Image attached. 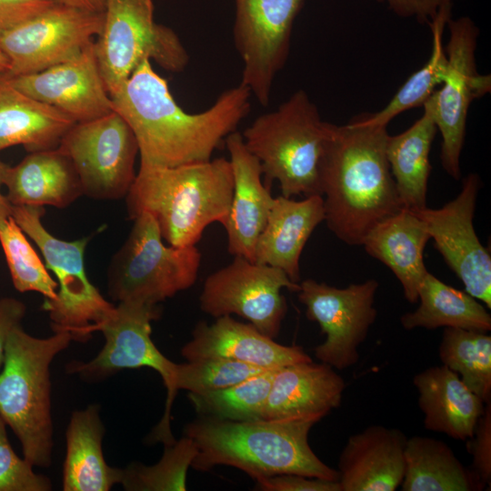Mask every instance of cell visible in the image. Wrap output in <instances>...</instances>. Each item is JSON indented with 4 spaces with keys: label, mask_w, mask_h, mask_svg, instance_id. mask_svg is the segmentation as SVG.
Returning <instances> with one entry per match:
<instances>
[{
    "label": "cell",
    "mask_w": 491,
    "mask_h": 491,
    "mask_svg": "<svg viewBox=\"0 0 491 491\" xmlns=\"http://www.w3.org/2000/svg\"><path fill=\"white\" fill-rule=\"evenodd\" d=\"M251 95L240 84L222 92L205 111L189 114L145 60L110 96L114 110L135 136L140 164L172 167L211 160L214 151L248 115Z\"/></svg>",
    "instance_id": "cell-1"
},
{
    "label": "cell",
    "mask_w": 491,
    "mask_h": 491,
    "mask_svg": "<svg viewBox=\"0 0 491 491\" xmlns=\"http://www.w3.org/2000/svg\"><path fill=\"white\" fill-rule=\"evenodd\" d=\"M386 127L364 115L328 124L318 163L324 221L349 246H362L374 226L404 208L386 157Z\"/></svg>",
    "instance_id": "cell-2"
},
{
    "label": "cell",
    "mask_w": 491,
    "mask_h": 491,
    "mask_svg": "<svg viewBox=\"0 0 491 491\" xmlns=\"http://www.w3.org/2000/svg\"><path fill=\"white\" fill-rule=\"evenodd\" d=\"M320 420L303 416L230 421L199 416L184 429L197 450L191 467L206 472L217 466H233L256 481L283 474L338 481V471L325 464L308 443L310 429Z\"/></svg>",
    "instance_id": "cell-3"
},
{
    "label": "cell",
    "mask_w": 491,
    "mask_h": 491,
    "mask_svg": "<svg viewBox=\"0 0 491 491\" xmlns=\"http://www.w3.org/2000/svg\"><path fill=\"white\" fill-rule=\"evenodd\" d=\"M233 189L232 165L224 157L172 167L140 164L126 209L133 220L149 214L170 246H195L206 226L225 225Z\"/></svg>",
    "instance_id": "cell-4"
},
{
    "label": "cell",
    "mask_w": 491,
    "mask_h": 491,
    "mask_svg": "<svg viewBox=\"0 0 491 491\" xmlns=\"http://www.w3.org/2000/svg\"><path fill=\"white\" fill-rule=\"evenodd\" d=\"M68 333L38 338L20 326L7 340L0 370V416L19 439L24 458L34 466L51 465L50 365L71 343Z\"/></svg>",
    "instance_id": "cell-5"
},
{
    "label": "cell",
    "mask_w": 491,
    "mask_h": 491,
    "mask_svg": "<svg viewBox=\"0 0 491 491\" xmlns=\"http://www.w3.org/2000/svg\"><path fill=\"white\" fill-rule=\"evenodd\" d=\"M328 124L304 90L257 116L242 137L260 162L265 185L270 187L272 181H278L285 197L321 195L318 163Z\"/></svg>",
    "instance_id": "cell-6"
},
{
    "label": "cell",
    "mask_w": 491,
    "mask_h": 491,
    "mask_svg": "<svg viewBox=\"0 0 491 491\" xmlns=\"http://www.w3.org/2000/svg\"><path fill=\"white\" fill-rule=\"evenodd\" d=\"M44 206L12 205L11 216L38 246L46 268L56 277V297L45 299L43 304L53 332L68 333L73 341L85 343L115 306L104 298L87 278L85 251L91 237L74 241L59 239L44 226Z\"/></svg>",
    "instance_id": "cell-7"
},
{
    "label": "cell",
    "mask_w": 491,
    "mask_h": 491,
    "mask_svg": "<svg viewBox=\"0 0 491 491\" xmlns=\"http://www.w3.org/2000/svg\"><path fill=\"white\" fill-rule=\"evenodd\" d=\"M163 240L149 214L134 219L127 239L108 269V293L114 300L157 305L195 283L199 250L195 246H167Z\"/></svg>",
    "instance_id": "cell-8"
},
{
    "label": "cell",
    "mask_w": 491,
    "mask_h": 491,
    "mask_svg": "<svg viewBox=\"0 0 491 491\" xmlns=\"http://www.w3.org/2000/svg\"><path fill=\"white\" fill-rule=\"evenodd\" d=\"M160 316L157 305L139 302H119L113 311L95 328L101 331L105 345L88 362L72 361L66 372L77 374L87 382H99L119 371L149 367L162 377L166 388L165 412L160 422L147 436L148 443L172 445L175 439L171 431V410L178 391L177 363L165 356L151 339V322Z\"/></svg>",
    "instance_id": "cell-9"
},
{
    "label": "cell",
    "mask_w": 491,
    "mask_h": 491,
    "mask_svg": "<svg viewBox=\"0 0 491 491\" xmlns=\"http://www.w3.org/2000/svg\"><path fill=\"white\" fill-rule=\"evenodd\" d=\"M94 45L110 95L145 60L175 73L183 71L189 62L178 35L155 21L153 0H106L103 29Z\"/></svg>",
    "instance_id": "cell-10"
},
{
    "label": "cell",
    "mask_w": 491,
    "mask_h": 491,
    "mask_svg": "<svg viewBox=\"0 0 491 491\" xmlns=\"http://www.w3.org/2000/svg\"><path fill=\"white\" fill-rule=\"evenodd\" d=\"M72 162L83 195L100 200L125 197L136 173L139 153L135 136L115 110L93 120L75 123L58 145Z\"/></svg>",
    "instance_id": "cell-11"
},
{
    "label": "cell",
    "mask_w": 491,
    "mask_h": 491,
    "mask_svg": "<svg viewBox=\"0 0 491 491\" xmlns=\"http://www.w3.org/2000/svg\"><path fill=\"white\" fill-rule=\"evenodd\" d=\"M447 63L441 87L428 98L441 134V163L455 180L461 178L460 156L471 103L491 90V77L476 69V49L479 30L468 16L449 18Z\"/></svg>",
    "instance_id": "cell-12"
},
{
    "label": "cell",
    "mask_w": 491,
    "mask_h": 491,
    "mask_svg": "<svg viewBox=\"0 0 491 491\" xmlns=\"http://www.w3.org/2000/svg\"><path fill=\"white\" fill-rule=\"evenodd\" d=\"M283 288L297 292L299 284L279 268L235 256L232 263L206 277L200 308L215 318L237 315L275 339L287 310Z\"/></svg>",
    "instance_id": "cell-13"
},
{
    "label": "cell",
    "mask_w": 491,
    "mask_h": 491,
    "mask_svg": "<svg viewBox=\"0 0 491 491\" xmlns=\"http://www.w3.org/2000/svg\"><path fill=\"white\" fill-rule=\"evenodd\" d=\"M379 286L376 279L345 288L314 279L299 283L298 300L306 307L308 320L316 322L325 341L314 348L315 356L337 370L355 366L377 311L374 306Z\"/></svg>",
    "instance_id": "cell-14"
},
{
    "label": "cell",
    "mask_w": 491,
    "mask_h": 491,
    "mask_svg": "<svg viewBox=\"0 0 491 491\" xmlns=\"http://www.w3.org/2000/svg\"><path fill=\"white\" fill-rule=\"evenodd\" d=\"M104 12L55 4L0 35L7 76L29 75L79 55L101 34Z\"/></svg>",
    "instance_id": "cell-15"
},
{
    "label": "cell",
    "mask_w": 491,
    "mask_h": 491,
    "mask_svg": "<svg viewBox=\"0 0 491 491\" xmlns=\"http://www.w3.org/2000/svg\"><path fill=\"white\" fill-rule=\"evenodd\" d=\"M234 42L242 59L241 85L263 106L290 50L293 25L304 0H235Z\"/></svg>",
    "instance_id": "cell-16"
},
{
    "label": "cell",
    "mask_w": 491,
    "mask_h": 491,
    "mask_svg": "<svg viewBox=\"0 0 491 491\" xmlns=\"http://www.w3.org/2000/svg\"><path fill=\"white\" fill-rule=\"evenodd\" d=\"M480 178L469 174L458 195L441 208L414 211L426 225L430 238L445 262L461 280L465 291L491 308V257L480 243L473 219Z\"/></svg>",
    "instance_id": "cell-17"
},
{
    "label": "cell",
    "mask_w": 491,
    "mask_h": 491,
    "mask_svg": "<svg viewBox=\"0 0 491 491\" xmlns=\"http://www.w3.org/2000/svg\"><path fill=\"white\" fill-rule=\"evenodd\" d=\"M94 43L72 59L43 71L5 76L20 92L61 110L75 123L103 116L114 108Z\"/></svg>",
    "instance_id": "cell-18"
},
{
    "label": "cell",
    "mask_w": 491,
    "mask_h": 491,
    "mask_svg": "<svg viewBox=\"0 0 491 491\" xmlns=\"http://www.w3.org/2000/svg\"><path fill=\"white\" fill-rule=\"evenodd\" d=\"M181 355L186 361L225 358L265 370L312 360L301 346L278 344L250 323L236 321L230 316L216 317L210 325L198 322L192 338L181 348Z\"/></svg>",
    "instance_id": "cell-19"
},
{
    "label": "cell",
    "mask_w": 491,
    "mask_h": 491,
    "mask_svg": "<svg viewBox=\"0 0 491 491\" xmlns=\"http://www.w3.org/2000/svg\"><path fill=\"white\" fill-rule=\"evenodd\" d=\"M233 170L234 189L227 222V249L233 256L255 262L257 239L274 203L270 187L262 183L260 162L246 147L242 134L225 139Z\"/></svg>",
    "instance_id": "cell-20"
},
{
    "label": "cell",
    "mask_w": 491,
    "mask_h": 491,
    "mask_svg": "<svg viewBox=\"0 0 491 491\" xmlns=\"http://www.w3.org/2000/svg\"><path fill=\"white\" fill-rule=\"evenodd\" d=\"M406 440L401 430L383 426L350 436L338 460L341 491H395L405 475Z\"/></svg>",
    "instance_id": "cell-21"
},
{
    "label": "cell",
    "mask_w": 491,
    "mask_h": 491,
    "mask_svg": "<svg viewBox=\"0 0 491 491\" xmlns=\"http://www.w3.org/2000/svg\"><path fill=\"white\" fill-rule=\"evenodd\" d=\"M346 383L332 366L311 361L276 370L262 419L317 416L340 406Z\"/></svg>",
    "instance_id": "cell-22"
},
{
    "label": "cell",
    "mask_w": 491,
    "mask_h": 491,
    "mask_svg": "<svg viewBox=\"0 0 491 491\" xmlns=\"http://www.w3.org/2000/svg\"><path fill=\"white\" fill-rule=\"evenodd\" d=\"M324 220V199L320 195H308L302 201L276 197L256 245L255 262L279 268L292 282L299 284L301 253Z\"/></svg>",
    "instance_id": "cell-23"
},
{
    "label": "cell",
    "mask_w": 491,
    "mask_h": 491,
    "mask_svg": "<svg viewBox=\"0 0 491 491\" xmlns=\"http://www.w3.org/2000/svg\"><path fill=\"white\" fill-rule=\"evenodd\" d=\"M413 383L427 430L456 440L472 437L486 404L456 373L444 365L431 366L417 373Z\"/></svg>",
    "instance_id": "cell-24"
},
{
    "label": "cell",
    "mask_w": 491,
    "mask_h": 491,
    "mask_svg": "<svg viewBox=\"0 0 491 491\" xmlns=\"http://www.w3.org/2000/svg\"><path fill=\"white\" fill-rule=\"evenodd\" d=\"M429 239L426 223L414 211L403 208L374 226L362 246L394 273L405 298L414 304L418 301L419 287L428 273L424 249Z\"/></svg>",
    "instance_id": "cell-25"
},
{
    "label": "cell",
    "mask_w": 491,
    "mask_h": 491,
    "mask_svg": "<svg viewBox=\"0 0 491 491\" xmlns=\"http://www.w3.org/2000/svg\"><path fill=\"white\" fill-rule=\"evenodd\" d=\"M4 185L12 205L65 208L83 195L72 162L58 147L31 152L9 166Z\"/></svg>",
    "instance_id": "cell-26"
},
{
    "label": "cell",
    "mask_w": 491,
    "mask_h": 491,
    "mask_svg": "<svg viewBox=\"0 0 491 491\" xmlns=\"http://www.w3.org/2000/svg\"><path fill=\"white\" fill-rule=\"evenodd\" d=\"M5 74H0V151L17 145L29 153L57 148L75 122L15 88Z\"/></svg>",
    "instance_id": "cell-27"
},
{
    "label": "cell",
    "mask_w": 491,
    "mask_h": 491,
    "mask_svg": "<svg viewBox=\"0 0 491 491\" xmlns=\"http://www.w3.org/2000/svg\"><path fill=\"white\" fill-rule=\"evenodd\" d=\"M99 410V406L91 405L71 416L66 430L64 491H108L121 482L122 469L107 465L103 455L105 427Z\"/></svg>",
    "instance_id": "cell-28"
},
{
    "label": "cell",
    "mask_w": 491,
    "mask_h": 491,
    "mask_svg": "<svg viewBox=\"0 0 491 491\" xmlns=\"http://www.w3.org/2000/svg\"><path fill=\"white\" fill-rule=\"evenodd\" d=\"M422 116L408 129L388 135L386 153L398 197L404 208L419 211L426 206L429 154L437 131L427 99Z\"/></svg>",
    "instance_id": "cell-29"
},
{
    "label": "cell",
    "mask_w": 491,
    "mask_h": 491,
    "mask_svg": "<svg viewBox=\"0 0 491 491\" xmlns=\"http://www.w3.org/2000/svg\"><path fill=\"white\" fill-rule=\"evenodd\" d=\"M484 486L445 442L421 436L407 438L401 490L470 491Z\"/></svg>",
    "instance_id": "cell-30"
},
{
    "label": "cell",
    "mask_w": 491,
    "mask_h": 491,
    "mask_svg": "<svg viewBox=\"0 0 491 491\" xmlns=\"http://www.w3.org/2000/svg\"><path fill=\"white\" fill-rule=\"evenodd\" d=\"M418 301L420 304L416 310L400 317L406 330L454 327L488 332L491 329V316L478 300L429 272L419 287Z\"/></svg>",
    "instance_id": "cell-31"
},
{
    "label": "cell",
    "mask_w": 491,
    "mask_h": 491,
    "mask_svg": "<svg viewBox=\"0 0 491 491\" xmlns=\"http://www.w3.org/2000/svg\"><path fill=\"white\" fill-rule=\"evenodd\" d=\"M451 10L452 6L442 8L429 25L432 49L426 63L408 77L381 110L364 115L368 123L387 125L393 118L406 110L423 106L436 90V87L442 84L447 63L443 34L451 17Z\"/></svg>",
    "instance_id": "cell-32"
},
{
    "label": "cell",
    "mask_w": 491,
    "mask_h": 491,
    "mask_svg": "<svg viewBox=\"0 0 491 491\" xmlns=\"http://www.w3.org/2000/svg\"><path fill=\"white\" fill-rule=\"evenodd\" d=\"M438 353L442 365L456 373L485 404L491 402V336L487 332L445 327Z\"/></svg>",
    "instance_id": "cell-33"
},
{
    "label": "cell",
    "mask_w": 491,
    "mask_h": 491,
    "mask_svg": "<svg viewBox=\"0 0 491 491\" xmlns=\"http://www.w3.org/2000/svg\"><path fill=\"white\" fill-rule=\"evenodd\" d=\"M275 372L265 370L232 386L188 393L187 396L199 416L230 421L262 419Z\"/></svg>",
    "instance_id": "cell-34"
},
{
    "label": "cell",
    "mask_w": 491,
    "mask_h": 491,
    "mask_svg": "<svg viewBox=\"0 0 491 491\" xmlns=\"http://www.w3.org/2000/svg\"><path fill=\"white\" fill-rule=\"evenodd\" d=\"M196 451L192 439L184 436L165 446L163 456L155 465L134 462L122 469L120 484L127 491H185L187 470Z\"/></svg>",
    "instance_id": "cell-35"
},
{
    "label": "cell",
    "mask_w": 491,
    "mask_h": 491,
    "mask_svg": "<svg viewBox=\"0 0 491 491\" xmlns=\"http://www.w3.org/2000/svg\"><path fill=\"white\" fill-rule=\"evenodd\" d=\"M0 244L17 291H35L47 300L56 297L57 282L50 276L46 266L12 216L0 225Z\"/></svg>",
    "instance_id": "cell-36"
},
{
    "label": "cell",
    "mask_w": 491,
    "mask_h": 491,
    "mask_svg": "<svg viewBox=\"0 0 491 491\" xmlns=\"http://www.w3.org/2000/svg\"><path fill=\"white\" fill-rule=\"evenodd\" d=\"M265 369L225 358H201L177 364L176 387L189 393L226 388Z\"/></svg>",
    "instance_id": "cell-37"
},
{
    "label": "cell",
    "mask_w": 491,
    "mask_h": 491,
    "mask_svg": "<svg viewBox=\"0 0 491 491\" xmlns=\"http://www.w3.org/2000/svg\"><path fill=\"white\" fill-rule=\"evenodd\" d=\"M33 465L20 458L11 446L6 424L0 416V491H49L50 479L35 473Z\"/></svg>",
    "instance_id": "cell-38"
},
{
    "label": "cell",
    "mask_w": 491,
    "mask_h": 491,
    "mask_svg": "<svg viewBox=\"0 0 491 491\" xmlns=\"http://www.w3.org/2000/svg\"><path fill=\"white\" fill-rule=\"evenodd\" d=\"M467 449L473 458L476 476L486 486L491 483V402L485 406L475 432L468 439Z\"/></svg>",
    "instance_id": "cell-39"
},
{
    "label": "cell",
    "mask_w": 491,
    "mask_h": 491,
    "mask_svg": "<svg viewBox=\"0 0 491 491\" xmlns=\"http://www.w3.org/2000/svg\"><path fill=\"white\" fill-rule=\"evenodd\" d=\"M260 491H341L338 481L309 477L296 474H283L256 481Z\"/></svg>",
    "instance_id": "cell-40"
},
{
    "label": "cell",
    "mask_w": 491,
    "mask_h": 491,
    "mask_svg": "<svg viewBox=\"0 0 491 491\" xmlns=\"http://www.w3.org/2000/svg\"><path fill=\"white\" fill-rule=\"evenodd\" d=\"M55 4V0H0V35Z\"/></svg>",
    "instance_id": "cell-41"
},
{
    "label": "cell",
    "mask_w": 491,
    "mask_h": 491,
    "mask_svg": "<svg viewBox=\"0 0 491 491\" xmlns=\"http://www.w3.org/2000/svg\"><path fill=\"white\" fill-rule=\"evenodd\" d=\"M385 4L393 13L404 18H414L421 24L430 25L438 12L452 6L454 0H376Z\"/></svg>",
    "instance_id": "cell-42"
},
{
    "label": "cell",
    "mask_w": 491,
    "mask_h": 491,
    "mask_svg": "<svg viewBox=\"0 0 491 491\" xmlns=\"http://www.w3.org/2000/svg\"><path fill=\"white\" fill-rule=\"evenodd\" d=\"M25 305L13 297L0 298V370L5 361L7 340L13 329L21 325Z\"/></svg>",
    "instance_id": "cell-43"
},
{
    "label": "cell",
    "mask_w": 491,
    "mask_h": 491,
    "mask_svg": "<svg viewBox=\"0 0 491 491\" xmlns=\"http://www.w3.org/2000/svg\"><path fill=\"white\" fill-rule=\"evenodd\" d=\"M9 165L0 160V225L12 215V205L3 195L1 187L5 185V179Z\"/></svg>",
    "instance_id": "cell-44"
},
{
    "label": "cell",
    "mask_w": 491,
    "mask_h": 491,
    "mask_svg": "<svg viewBox=\"0 0 491 491\" xmlns=\"http://www.w3.org/2000/svg\"><path fill=\"white\" fill-rule=\"evenodd\" d=\"M57 4L92 12H104L106 0H55Z\"/></svg>",
    "instance_id": "cell-45"
},
{
    "label": "cell",
    "mask_w": 491,
    "mask_h": 491,
    "mask_svg": "<svg viewBox=\"0 0 491 491\" xmlns=\"http://www.w3.org/2000/svg\"><path fill=\"white\" fill-rule=\"evenodd\" d=\"M9 70V60L7 57L0 51V74L7 73Z\"/></svg>",
    "instance_id": "cell-46"
}]
</instances>
